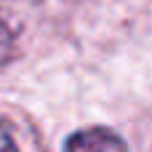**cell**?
<instances>
[{
	"label": "cell",
	"mask_w": 152,
	"mask_h": 152,
	"mask_svg": "<svg viewBox=\"0 0 152 152\" xmlns=\"http://www.w3.org/2000/svg\"><path fill=\"white\" fill-rule=\"evenodd\" d=\"M16 147V142H13V136H11V131L0 123V150H13Z\"/></svg>",
	"instance_id": "2"
},
{
	"label": "cell",
	"mask_w": 152,
	"mask_h": 152,
	"mask_svg": "<svg viewBox=\"0 0 152 152\" xmlns=\"http://www.w3.org/2000/svg\"><path fill=\"white\" fill-rule=\"evenodd\" d=\"M67 150H123L126 142L120 136H115L112 131L104 128H94V131H80L75 136H69L64 142Z\"/></svg>",
	"instance_id": "1"
}]
</instances>
